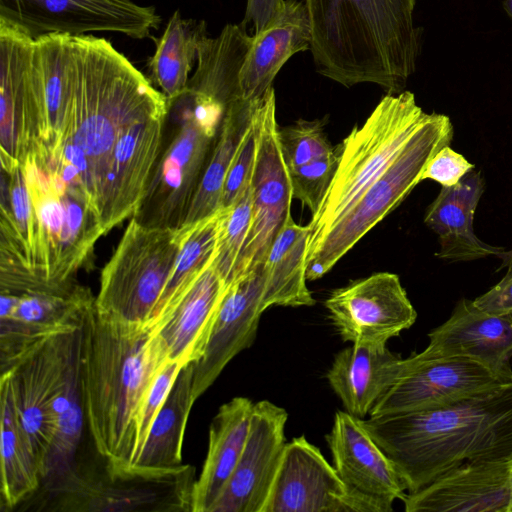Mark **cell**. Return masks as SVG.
<instances>
[{"label": "cell", "mask_w": 512, "mask_h": 512, "mask_svg": "<svg viewBox=\"0 0 512 512\" xmlns=\"http://www.w3.org/2000/svg\"><path fill=\"white\" fill-rule=\"evenodd\" d=\"M72 44L70 97L57 138L42 148L51 164L76 172L101 225L121 144L140 122L166 115L168 104L163 93L106 39L72 36Z\"/></svg>", "instance_id": "1"}, {"label": "cell", "mask_w": 512, "mask_h": 512, "mask_svg": "<svg viewBox=\"0 0 512 512\" xmlns=\"http://www.w3.org/2000/svg\"><path fill=\"white\" fill-rule=\"evenodd\" d=\"M361 420L407 493L464 462L512 461V380L441 408Z\"/></svg>", "instance_id": "2"}, {"label": "cell", "mask_w": 512, "mask_h": 512, "mask_svg": "<svg viewBox=\"0 0 512 512\" xmlns=\"http://www.w3.org/2000/svg\"><path fill=\"white\" fill-rule=\"evenodd\" d=\"M81 339V388L85 421L98 454L115 472L131 471L136 453V414L167 360L147 326L110 320L94 305Z\"/></svg>", "instance_id": "3"}, {"label": "cell", "mask_w": 512, "mask_h": 512, "mask_svg": "<svg viewBox=\"0 0 512 512\" xmlns=\"http://www.w3.org/2000/svg\"><path fill=\"white\" fill-rule=\"evenodd\" d=\"M317 72L346 88L405 90L421 49L417 0H304Z\"/></svg>", "instance_id": "4"}, {"label": "cell", "mask_w": 512, "mask_h": 512, "mask_svg": "<svg viewBox=\"0 0 512 512\" xmlns=\"http://www.w3.org/2000/svg\"><path fill=\"white\" fill-rule=\"evenodd\" d=\"M81 339V328L51 337L1 374L9 381L20 424L41 473L45 460L60 471L74 464L86 424Z\"/></svg>", "instance_id": "5"}, {"label": "cell", "mask_w": 512, "mask_h": 512, "mask_svg": "<svg viewBox=\"0 0 512 512\" xmlns=\"http://www.w3.org/2000/svg\"><path fill=\"white\" fill-rule=\"evenodd\" d=\"M407 90L385 95L362 126H355L339 145L334 177L309 223V244L343 216L381 176L427 119Z\"/></svg>", "instance_id": "6"}, {"label": "cell", "mask_w": 512, "mask_h": 512, "mask_svg": "<svg viewBox=\"0 0 512 512\" xmlns=\"http://www.w3.org/2000/svg\"><path fill=\"white\" fill-rule=\"evenodd\" d=\"M454 128L449 116L436 112L403 146L390 166L373 182L354 205L315 241L307 252V280L328 273L377 223L394 210L420 183L430 159L450 145Z\"/></svg>", "instance_id": "7"}, {"label": "cell", "mask_w": 512, "mask_h": 512, "mask_svg": "<svg viewBox=\"0 0 512 512\" xmlns=\"http://www.w3.org/2000/svg\"><path fill=\"white\" fill-rule=\"evenodd\" d=\"M38 235L37 274L53 282L75 279L105 233L84 192L51 169L37 148L20 160Z\"/></svg>", "instance_id": "8"}, {"label": "cell", "mask_w": 512, "mask_h": 512, "mask_svg": "<svg viewBox=\"0 0 512 512\" xmlns=\"http://www.w3.org/2000/svg\"><path fill=\"white\" fill-rule=\"evenodd\" d=\"M146 227L134 218L101 272L95 307L102 316L147 326L189 232Z\"/></svg>", "instance_id": "9"}, {"label": "cell", "mask_w": 512, "mask_h": 512, "mask_svg": "<svg viewBox=\"0 0 512 512\" xmlns=\"http://www.w3.org/2000/svg\"><path fill=\"white\" fill-rule=\"evenodd\" d=\"M0 284L1 374L49 338L81 328L95 303L90 290L75 279L53 282L30 276Z\"/></svg>", "instance_id": "10"}, {"label": "cell", "mask_w": 512, "mask_h": 512, "mask_svg": "<svg viewBox=\"0 0 512 512\" xmlns=\"http://www.w3.org/2000/svg\"><path fill=\"white\" fill-rule=\"evenodd\" d=\"M194 468L162 474L134 470L115 472L104 463L103 471L75 465L48 487L49 510L57 511H192Z\"/></svg>", "instance_id": "11"}, {"label": "cell", "mask_w": 512, "mask_h": 512, "mask_svg": "<svg viewBox=\"0 0 512 512\" xmlns=\"http://www.w3.org/2000/svg\"><path fill=\"white\" fill-rule=\"evenodd\" d=\"M167 104V118L174 130L162 142L146 193L132 217L151 228L185 225L217 137L180 100Z\"/></svg>", "instance_id": "12"}, {"label": "cell", "mask_w": 512, "mask_h": 512, "mask_svg": "<svg viewBox=\"0 0 512 512\" xmlns=\"http://www.w3.org/2000/svg\"><path fill=\"white\" fill-rule=\"evenodd\" d=\"M253 124L257 149L251 177L252 221L235 280L263 266L272 241L291 214L293 199L289 170L279 140L273 87L258 102Z\"/></svg>", "instance_id": "13"}, {"label": "cell", "mask_w": 512, "mask_h": 512, "mask_svg": "<svg viewBox=\"0 0 512 512\" xmlns=\"http://www.w3.org/2000/svg\"><path fill=\"white\" fill-rule=\"evenodd\" d=\"M392 505L349 487L301 435L286 443L262 512H391Z\"/></svg>", "instance_id": "14"}, {"label": "cell", "mask_w": 512, "mask_h": 512, "mask_svg": "<svg viewBox=\"0 0 512 512\" xmlns=\"http://www.w3.org/2000/svg\"><path fill=\"white\" fill-rule=\"evenodd\" d=\"M0 18L34 39L47 34L81 36L99 31L143 39L161 22L154 7L131 0H0Z\"/></svg>", "instance_id": "15"}, {"label": "cell", "mask_w": 512, "mask_h": 512, "mask_svg": "<svg viewBox=\"0 0 512 512\" xmlns=\"http://www.w3.org/2000/svg\"><path fill=\"white\" fill-rule=\"evenodd\" d=\"M324 304L343 341L358 345L385 347L417 318L399 276L390 272L337 288Z\"/></svg>", "instance_id": "16"}, {"label": "cell", "mask_w": 512, "mask_h": 512, "mask_svg": "<svg viewBox=\"0 0 512 512\" xmlns=\"http://www.w3.org/2000/svg\"><path fill=\"white\" fill-rule=\"evenodd\" d=\"M509 382L469 358L425 359L413 353L369 416L437 409Z\"/></svg>", "instance_id": "17"}, {"label": "cell", "mask_w": 512, "mask_h": 512, "mask_svg": "<svg viewBox=\"0 0 512 512\" xmlns=\"http://www.w3.org/2000/svg\"><path fill=\"white\" fill-rule=\"evenodd\" d=\"M34 38L0 18L1 164L18 162L38 141L40 110Z\"/></svg>", "instance_id": "18"}, {"label": "cell", "mask_w": 512, "mask_h": 512, "mask_svg": "<svg viewBox=\"0 0 512 512\" xmlns=\"http://www.w3.org/2000/svg\"><path fill=\"white\" fill-rule=\"evenodd\" d=\"M287 419L268 400L254 404L244 450L211 512H262L287 443Z\"/></svg>", "instance_id": "19"}, {"label": "cell", "mask_w": 512, "mask_h": 512, "mask_svg": "<svg viewBox=\"0 0 512 512\" xmlns=\"http://www.w3.org/2000/svg\"><path fill=\"white\" fill-rule=\"evenodd\" d=\"M263 266L239 277L228 288L214 318L202 356L193 362V395L197 400L226 365L250 347L265 311Z\"/></svg>", "instance_id": "20"}, {"label": "cell", "mask_w": 512, "mask_h": 512, "mask_svg": "<svg viewBox=\"0 0 512 512\" xmlns=\"http://www.w3.org/2000/svg\"><path fill=\"white\" fill-rule=\"evenodd\" d=\"M425 359L465 357L506 381L512 380V317L494 315L462 298L450 317L428 333Z\"/></svg>", "instance_id": "21"}, {"label": "cell", "mask_w": 512, "mask_h": 512, "mask_svg": "<svg viewBox=\"0 0 512 512\" xmlns=\"http://www.w3.org/2000/svg\"><path fill=\"white\" fill-rule=\"evenodd\" d=\"M512 461L464 462L407 493L406 512H511Z\"/></svg>", "instance_id": "22"}, {"label": "cell", "mask_w": 512, "mask_h": 512, "mask_svg": "<svg viewBox=\"0 0 512 512\" xmlns=\"http://www.w3.org/2000/svg\"><path fill=\"white\" fill-rule=\"evenodd\" d=\"M325 438L333 466L349 487L391 503L405 499L407 487L402 476L361 419L337 411Z\"/></svg>", "instance_id": "23"}, {"label": "cell", "mask_w": 512, "mask_h": 512, "mask_svg": "<svg viewBox=\"0 0 512 512\" xmlns=\"http://www.w3.org/2000/svg\"><path fill=\"white\" fill-rule=\"evenodd\" d=\"M228 288L213 262L177 304L150 327L167 360L184 367L202 356Z\"/></svg>", "instance_id": "24"}, {"label": "cell", "mask_w": 512, "mask_h": 512, "mask_svg": "<svg viewBox=\"0 0 512 512\" xmlns=\"http://www.w3.org/2000/svg\"><path fill=\"white\" fill-rule=\"evenodd\" d=\"M480 170H470L456 185L442 187L426 209L424 223L438 235L435 254L448 262L499 257L506 249L482 241L474 232V215L484 192Z\"/></svg>", "instance_id": "25"}, {"label": "cell", "mask_w": 512, "mask_h": 512, "mask_svg": "<svg viewBox=\"0 0 512 512\" xmlns=\"http://www.w3.org/2000/svg\"><path fill=\"white\" fill-rule=\"evenodd\" d=\"M311 28L304 0H284L271 24L252 42L241 68L242 97L255 101L270 88L280 69L296 53L310 50Z\"/></svg>", "instance_id": "26"}, {"label": "cell", "mask_w": 512, "mask_h": 512, "mask_svg": "<svg viewBox=\"0 0 512 512\" xmlns=\"http://www.w3.org/2000/svg\"><path fill=\"white\" fill-rule=\"evenodd\" d=\"M404 367L405 359L387 346L352 344L335 355L326 377L345 411L365 419Z\"/></svg>", "instance_id": "27"}, {"label": "cell", "mask_w": 512, "mask_h": 512, "mask_svg": "<svg viewBox=\"0 0 512 512\" xmlns=\"http://www.w3.org/2000/svg\"><path fill=\"white\" fill-rule=\"evenodd\" d=\"M254 404L234 397L220 406L209 429L206 459L192 493V512H211L244 450Z\"/></svg>", "instance_id": "28"}, {"label": "cell", "mask_w": 512, "mask_h": 512, "mask_svg": "<svg viewBox=\"0 0 512 512\" xmlns=\"http://www.w3.org/2000/svg\"><path fill=\"white\" fill-rule=\"evenodd\" d=\"M311 229L286 218L268 250L263 271V307L312 306L315 300L307 287V252Z\"/></svg>", "instance_id": "29"}, {"label": "cell", "mask_w": 512, "mask_h": 512, "mask_svg": "<svg viewBox=\"0 0 512 512\" xmlns=\"http://www.w3.org/2000/svg\"><path fill=\"white\" fill-rule=\"evenodd\" d=\"M193 395V362L179 372L164 404L155 416L131 470L143 474L172 472L183 466L182 446Z\"/></svg>", "instance_id": "30"}, {"label": "cell", "mask_w": 512, "mask_h": 512, "mask_svg": "<svg viewBox=\"0 0 512 512\" xmlns=\"http://www.w3.org/2000/svg\"><path fill=\"white\" fill-rule=\"evenodd\" d=\"M1 502L13 508L33 495L42 483L39 460L22 428L11 387L1 377Z\"/></svg>", "instance_id": "31"}, {"label": "cell", "mask_w": 512, "mask_h": 512, "mask_svg": "<svg viewBox=\"0 0 512 512\" xmlns=\"http://www.w3.org/2000/svg\"><path fill=\"white\" fill-rule=\"evenodd\" d=\"M259 101L260 99L250 101L240 97L228 107L185 225L208 217L221 208L228 170L244 135L252 124Z\"/></svg>", "instance_id": "32"}, {"label": "cell", "mask_w": 512, "mask_h": 512, "mask_svg": "<svg viewBox=\"0 0 512 512\" xmlns=\"http://www.w3.org/2000/svg\"><path fill=\"white\" fill-rule=\"evenodd\" d=\"M207 36L205 21L184 19L176 10L162 36L154 38L156 50L148 62L150 80L161 89L167 102L184 90L197 62L199 44Z\"/></svg>", "instance_id": "33"}, {"label": "cell", "mask_w": 512, "mask_h": 512, "mask_svg": "<svg viewBox=\"0 0 512 512\" xmlns=\"http://www.w3.org/2000/svg\"><path fill=\"white\" fill-rule=\"evenodd\" d=\"M223 213L224 208H220L214 214L190 224L147 327H152L165 316L214 262Z\"/></svg>", "instance_id": "34"}, {"label": "cell", "mask_w": 512, "mask_h": 512, "mask_svg": "<svg viewBox=\"0 0 512 512\" xmlns=\"http://www.w3.org/2000/svg\"><path fill=\"white\" fill-rule=\"evenodd\" d=\"M252 221L251 181L236 201L224 208L214 265L230 286L246 245Z\"/></svg>", "instance_id": "35"}, {"label": "cell", "mask_w": 512, "mask_h": 512, "mask_svg": "<svg viewBox=\"0 0 512 512\" xmlns=\"http://www.w3.org/2000/svg\"><path fill=\"white\" fill-rule=\"evenodd\" d=\"M279 140L289 169L327 156L336 148L329 143L321 120L299 119L279 128Z\"/></svg>", "instance_id": "36"}, {"label": "cell", "mask_w": 512, "mask_h": 512, "mask_svg": "<svg viewBox=\"0 0 512 512\" xmlns=\"http://www.w3.org/2000/svg\"><path fill=\"white\" fill-rule=\"evenodd\" d=\"M339 161V146L327 156L288 168L293 198L307 206L313 215L320 207Z\"/></svg>", "instance_id": "37"}, {"label": "cell", "mask_w": 512, "mask_h": 512, "mask_svg": "<svg viewBox=\"0 0 512 512\" xmlns=\"http://www.w3.org/2000/svg\"><path fill=\"white\" fill-rule=\"evenodd\" d=\"M182 368L183 366L179 363L166 360L147 387L136 414V453L134 461L144 445L155 416L164 404Z\"/></svg>", "instance_id": "38"}, {"label": "cell", "mask_w": 512, "mask_h": 512, "mask_svg": "<svg viewBox=\"0 0 512 512\" xmlns=\"http://www.w3.org/2000/svg\"><path fill=\"white\" fill-rule=\"evenodd\" d=\"M256 149L257 140L252 120V124L244 135L228 170L222 192L221 208L231 206L250 183Z\"/></svg>", "instance_id": "39"}, {"label": "cell", "mask_w": 512, "mask_h": 512, "mask_svg": "<svg viewBox=\"0 0 512 512\" xmlns=\"http://www.w3.org/2000/svg\"><path fill=\"white\" fill-rule=\"evenodd\" d=\"M474 168V164L470 163L464 155L447 145L430 159L420 181L432 180L442 187H452Z\"/></svg>", "instance_id": "40"}, {"label": "cell", "mask_w": 512, "mask_h": 512, "mask_svg": "<svg viewBox=\"0 0 512 512\" xmlns=\"http://www.w3.org/2000/svg\"><path fill=\"white\" fill-rule=\"evenodd\" d=\"M473 302L485 312L512 317V267L496 285Z\"/></svg>", "instance_id": "41"}, {"label": "cell", "mask_w": 512, "mask_h": 512, "mask_svg": "<svg viewBox=\"0 0 512 512\" xmlns=\"http://www.w3.org/2000/svg\"><path fill=\"white\" fill-rule=\"evenodd\" d=\"M284 0H247L244 20L241 23L246 27L251 24L254 33L258 34L266 29L282 9Z\"/></svg>", "instance_id": "42"}, {"label": "cell", "mask_w": 512, "mask_h": 512, "mask_svg": "<svg viewBox=\"0 0 512 512\" xmlns=\"http://www.w3.org/2000/svg\"><path fill=\"white\" fill-rule=\"evenodd\" d=\"M498 258L502 261L498 271L505 267H512V249L505 250Z\"/></svg>", "instance_id": "43"}, {"label": "cell", "mask_w": 512, "mask_h": 512, "mask_svg": "<svg viewBox=\"0 0 512 512\" xmlns=\"http://www.w3.org/2000/svg\"><path fill=\"white\" fill-rule=\"evenodd\" d=\"M503 6L509 17L512 19V0H504Z\"/></svg>", "instance_id": "44"}, {"label": "cell", "mask_w": 512, "mask_h": 512, "mask_svg": "<svg viewBox=\"0 0 512 512\" xmlns=\"http://www.w3.org/2000/svg\"><path fill=\"white\" fill-rule=\"evenodd\" d=\"M511 475H512V469H511ZM511 512H512V508H511Z\"/></svg>", "instance_id": "45"}]
</instances>
